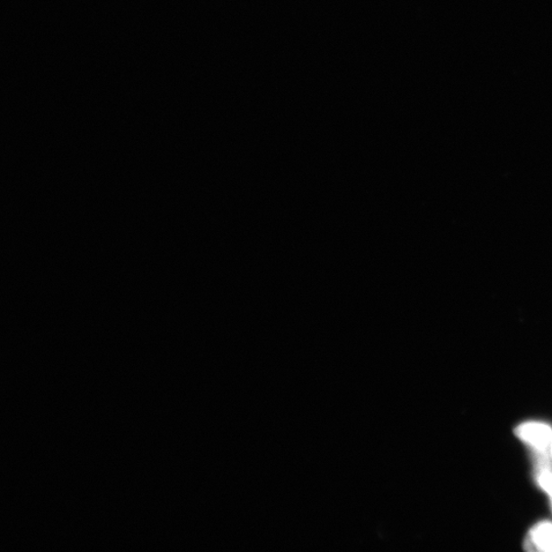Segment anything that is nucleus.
<instances>
[{"label": "nucleus", "instance_id": "obj_1", "mask_svg": "<svg viewBox=\"0 0 552 552\" xmlns=\"http://www.w3.org/2000/svg\"><path fill=\"white\" fill-rule=\"evenodd\" d=\"M514 434L520 441L529 446L535 454H549L552 444V427L550 424L537 421L524 422L514 429Z\"/></svg>", "mask_w": 552, "mask_h": 552}, {"label": "nucleus", "instance_id": "obj_2", "mask_svg": "<svg viewBox=\"0 0 552 552\" xmlns=\"http://www.w3.org/2000/svg\"><path fill=\"white\" fill-rule=\"evenodd\" d=\"M525 549L530 551L552 552V521H541L528 532Z\"/></svg>", "mask_w": 552, "mask_h": 552}, {"label": "nucleus", "instance_id": "obj_3", "mask_svg": "<svg viewBox=\"0 0 552 552\" xmlns=\"http://www.w3.org/2000/svg\"><path fill=\"white\" fill-rule=\"evenodd\" d=\"M549 454H550V458H551V460H552V444H551V447H550Z\"/></svg>", "mask_w": 552, "mask_h": 552}]
</instances>
